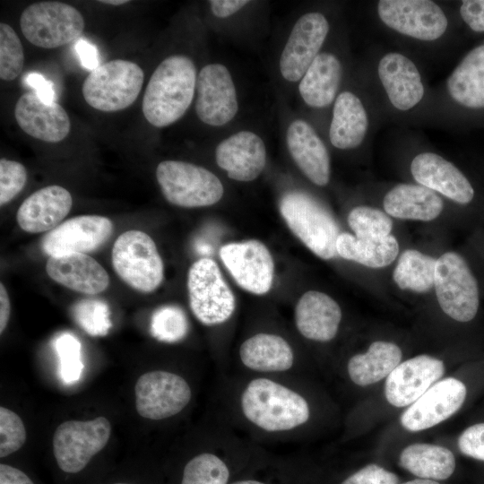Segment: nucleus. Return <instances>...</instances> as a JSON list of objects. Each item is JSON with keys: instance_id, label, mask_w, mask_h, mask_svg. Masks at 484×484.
I'll list each match as a JSON object with an SVG mask.
<instances>
[{"instance_id": "f03ea898", "label": "nucleus", "mask_w": 484, "mask_h": 484, "mask_svg": "<svg viewBox=\"0 0 484 484\" xmlns=\"http://www.w3.org/2000/svg\"><path fill=\"white\" fill-rule=\"evenodd\" d=\"M196 68L191 58L172 55L152 73L142 102L145 119L155 127H166L181 118L196 90Z\"/></svg>"}, {"instance_id": "49530a36", "label": "nucleus", "mask_w": 484, "mask_h": 484, "mask_svg": "<svg viewBox=\"0 0 484 484\" xmlns=\"http://www.w3.org/2000/svg\"><path fill=\"white\" fill-rule=\"evenodd\" d=\"M460 13L472 30L484 31V0L463 1L460 7Z\"/></svg>"}, {"instance_id": "c756f323", "label": "nucleus", "mask_w": 484, "mask_h": 484, "mask_svg": "<svg viewBox=\"0 0 484 484\" xmlns=\"http://www.w3.org/2000/svg\"><path fill=\"white\" fill-rule=\"evenodd\" d=\"M341 65L331 53H320L314 59L298 85L303 100L313 108L330 105L341 79Z\"/></svg>"}, {"instance_id": "f8f14e48", "label": "nucleus", "mask_w": 484, "mask_h": 484, "mask_svg": "<svg viewBox=\"0 0 484 484\" xmlns=\"http://www.w3.org/2000/svg\"><path fill=\"white\" fill-rule=\"evenodd\" d=\"M377 10L386 26L418 39L435 40L447 28L444 12L433 1L381 0Z\"/></svg>"}, {"instance_id": "2eb2a0df", "label": "nucleus", "mask_w": 484, "mask_h": 484, "mask_svg": "<svg viewBox=\"0 0 484 484\" xmlns=\"http://www.w3.org/2000/svg\"><path fill=\"white\" fill-rule=\"evenodd\" d=\"M466 394V386L459 379L437 381L403 411L401 425L411 432L432 428L458 411Z\"/></svg>"}, {"instance_id": "37998d69", "label": "nucleus", "mask_w": 484, "mask_h": 484, "mask_svg": "<svg viewBox=\"0 0 484 484\" xmlns=\"http://www.w3.org/2000/svg\"><path fill=\"white\" fill-rule=\"evenodd\" d=\"M27 181L25 167L15 160H0V205L13 200L24 187Z\"/></svg>"}, {"instance_id": "79ce46f5", "label": "nucleus", "mask_w": 484, "mask_h": 484, "mask_svg": "<svg viewBox=\"0 0 484 484\" xmlns=\"http://www.w3.org/2000/svg\"><path fill=\"white\" fill-rule=\"evenodd\" d=\"M26 441L25 426L13 411L0 408V457L4 458L18 451Z\"/></svg>"}, {"instance_id": "6e6552de", "label": "nucleus", "mask_w": 484, "mask_h": 484, "mask_svg": "<svg viewBox=\"0 0 484 484\" xmlns=\"http://www.w3.org/2000/svg\"><path fill=\"white\" fill-rule=\"evenodd\" d=\"M20 28L25 39L34 46L56 48L80 38L84 30V19L68 4L42 1L23 10Z\"/></svg>"}, {"instance_id": "7c9ffc66", "label": "nucleus", "mask_w": 484, "mask_h": 484, "mask_svg": "<svg viewBox=\"0 0 484 484\" xmlns=\"http://www.w3.org/2000/svg\"><path fill=\"white\" fill-rule=\"evenodd\" d=\"M402 350L391 341L372 342L365 353L352 356L347 364L350 379L357 385L367 386L385 377L401 363Z\"/></svg>"}, {"instance_id": "b1692460", "label": "nucleus", "mask_w": 484, "mask_h": 484, "mask_svg": "<svg viewBox=\"0 0 484 484\" xmlns=\"http://www.w3.org/2000/svg\"><path fill=\"white\" fill-rule=\"evenodd\" d=\"M341 309L329 295L309 290L302 295L295 307V324L306 339L325 342L333 340L341 321Z\"/></svg>"}, {"instance_id": "603ef678", "label": "nucleus", "mask_w": 484, "mask_h": 484, "mask_svg": "<svg viewBox=\"0 0 484 484\" xmlns=\"http://www.w3.org/2000/svg\"><path fill=\"white\" fill-rule=\"evenodd\" d=\"M11 314V303L3 283L0 284V333L5 330Z\"/></svg>"}, {"instance_id": "412c9836", "label": "nucleus", "mask_w": 484, "mask_h": 484, "mask_svg": "<svg viewBox=\"0 0 484 484\" xmlns=\"http://www.w3.org/2000/svg\"><path fill=\"white\" fill-rule=\"evenodd\" d=\"M411 172L419 185L457 203L467 204L473 199L474 189L467 177L438 154L423 152L417 155L411 161Z\"/></svg>"}, {"instance_id": "6e6d98bb", "label": "nucleus", "mask_w": 484, "mask_h": 484, "mask_svg": "<svg viewBox=\"0 0 484 484\" xmlns=\"http://www.w3.org/2000/svg\"><path fill=\"white\" fill-rule=\"evenodd\" d=\"M231 484H265V483L257 480H240L234 481Z\"/></svg>"}, {"instance_id": "bb28decb", "label": "nucleus", "mask_w": 484, "mask_h": 484, "mask_svg": "<svg viewBox=\"0 0 484 484\" xmlns=\"http://www.w3.org/2000/svg\"><path fill=\"white\" fill-rule=\"evenodd\" d=\"M377 70L387 96L397 109H411L421 100L424 95L421 77L408 57L388 53L381 58Z\"/></svg>"}, {"instance_id": "2f4dec72", "label": "nucleus", "mask_w": 484, "mask_h": 484, "mask_svg": "<svg viewBox=\"0 0 484 484\" xmlns=\"http://www.w3.org/2000/svg\"><path fill=\"white\" fill-rule=\"evenodd\" d=\"M447 90L459 104L484 108V45L471 50L448 78Z\"/></svg>"}, {"instance_id": "c9c22d12", "label": "nucleus", "mask_w": 484, "mask_h": 484, "mask_svg": "<svg viewBox=\"0 0 484 484\" xmlns=\"http://www.w3.org/2000/svg\"><path fill=\"white\" fill-rule=\"evenodd\" d=\"M229 479L226 462L215 453L203 452L186 464L181 484H227Z\"/></svg>"}, {"instance_id": "a18cd8bd", "label": "nucleus", "mask_w": 484, "mask_h": 484, "mask_svg": "<svg viewBox=\"0 0 484 484\" xmlns=\"http://www.w3.org/2000/svg\"><path fill=\"white\" fill-rule=\"evenodd\" d=\"M458 447L464 455L484 462V423L464 429L458 438Z\"/></svg>"}, {"instance_id": "423d86ee", "label": "nucleus", "mask_w": 484, "mask_h": 484, "mask_svg": "<svg viewBox=\"0 0 484 484\" xmlns=\"http://www.w3.org/2000/svg\"><path fill=\"white\" fill-rule=\"evenodd\" d=\"M434 289L439 307L452 319L465 323L476 316L479 286L462 255L448 251L436 259Z\"/></svg>"}, {"instance_id": "ea45409f", "label": "nucleus", "mask_w": 484, "mask_h": 484, "mask_svg": "<svg viewBox=\"0 0 484 484\" xmlns=\"http://www.w3.org/2000/svg\"><path fill=\"white\" fill-rule=\"evenodd\" d=\"M187 331L188 322L179 307L164 306L152 314L151 333L158 341L176 342L182 340Z\"/></svg>"}, {"instance_id": "39448f33", "label": "nucleus", "mask_w": 484, "mask_h": 484, "mask_svg": "<svg viewBox=\"0 0 484 484\" xmlns=\"http://www.w3.org/2000/svg\"><path fill=\"white\" fill-rule=\"evenodd\" d=\"M111 257L116 273L137 291L151 293L163 281L162 259L153 239L143 231L122 233L113 245Z\"/></svg>"}, {"instance_id": "e433bc0d", "label": "nucleus", "mask_w": 484, "mask_h": 484, "mask_svg": "<svg viewBox=\"0 0 484 484\" xmlns=\"http://www.w3.org/2000/svg\"><path fill=\"white\" fill-rule=\"evenodd\" d=\"M348 224L357 238H384L391 235L393 220L385 212L370 206H357L348 215Z\"/></svg>"}, {"instance_id": "5fc2aeb1", "label": "nucleus", "mask_w": 484, "mask_h": 484, "mask_svg": "<svg viewBox=\"0 0 484 484\" xmlns=\"http://www.w3.org/2000/svg\"><path fill=\"white\" fill-rule=\"evenodd\" d=\"M102 4H110V5H121L129 3V1L126 0H103L99 1Z\"/></svg>"}, {"instance_id": "09e8293b", "label": "nucleus", "mask_w": 484, "mask_h": 484, "mask_svg": "<svg viewBox=\"0 0 484 484\" xmlns=\"http://www.w3.org/2000/svg\"><path fill=\"white\" fill-rule=\"evenodd\" d=\"M74 48L82 65L86 69L92 71L99 65L98 50L91 43L83 39H80L76 41Z\"/></svg>"}, {"instance_id": "4be33fe9", "label": "nucleus", "mask_w": 484, "mask_h": 484, "mask_svg": "<svg viewBox=\"0 0 484 484\" xmlns=\"http://www.w3.org/2000/svg\"><path fill=\"white\" fill-rule=\"evenodd\" d=\"M73 205L70 192L51 185L37 190L27 197L16 212L22 229L29 233L52 230L66 217Z\"/></svg>"}, {"instance_id": "8fccbe9b", "label": "nucleus", "mask_w": 484, "mask_h": 484, "mask_svg": "<svg viewBox=\"0 0 484 484\" xmlns=\"http://www.w3.org/2000/svg\"><path fill=\"white\" fill-rule=\"evenodd\" d=\"M210 6L212 13L220 18L229 17L238 12L246 5L247 0H212L210 1Z\"/></svg>"}, {"instance_id": "a19ab883", "label": "nucleus", "mask_w": 484, "mask_h": 484, "mask_svg": "<svg viewBox=\"0 0 484 484\" xmlns=\"http://www.w3.org/2000/svg\"><path fill=\"white\" fill-rule=\"evenodd\" d=\"M24 53L15 30L7 23H0V78L13 81L22 72Z\"/></svg>"}, {"instance_id": "4468645a", "label": "nucleus", "mask_w": 484, "mask_h": 484, "mask_svg": "<svg viewBox=\"0 0 484 484\" xmlns=\"http://www.w3.org/2000/svg\"><path fill=\"white\" fill-rule=\"evenodd\" d=\"M220 257L238 286L255 295L272 288L274 264L264 244L252 239L223 246Z\"/></svg>"}, {"instance_id": "5701e85b", "label": "nucleus", "mask_w": 484, "mask_h": 484, "mask_svg": "<svg viewBox=\"0 0 484 484\" xmlns=\"http://www.w3.org/2000/svg\"><path fill=\"white\" fill-rule=\"evenodd\" d=\"M46 272L57 283L88 295L100 293L109 284L107 271L87 254L68 253L49 256Z\"/></svg>"}, {"instance_id": "f704fd0d", "label": "nucleus", "mask_w": 484, "mask_h": 484, "mask_svg": "<svg viewBox=\"0 0 484 484\" xmlns=\"http://www.w3.org/2000/svg\"><path fill=\"white\" fill-rule=\"evenodd\" d=\"M436 259L416 249L404 250L394 267L393 280L403 290L427 293L434 288Z\"/></svg>"}, {"instance_id": "393cba45", "label": "nucleus", "mask_w": 484, "mask_h": 484, "mask_svg": "<svg viewBox=\"0 0 484 484\" xmlns=\"http://www.w3.org/2000/svg\"><path fill=\"white\" fill-rule=\"evenodd\" d=\"M288 150L303 174L314 184L324 186L330 180V158L327 149L312 126L295 120L286 134Z\"/></svg>"}, {"instance_id": "3c124183", "label": "nucleus", "mask_w": 484, "mask_h": 484, "mask_svg": "<svg viewBox=\"0 0 484 484\" xmlns=\"http://www.w3.org/2000/svg\"><path fill=\"white\" fill-rule=\"evenodd\" d=\"M0 484H34L21 470L13 466L0 464Z\"/></svg>"}, {"instance_id": "de8ad7c7", "label": "nucleus", "mask_w": 484, "mask_h": 484, "mask_svg": "<svg viewBox=\"0 0 484 484\" xmlns=\"http://www.w3.org/2000/svg\"><path fill=\"white\" fill-rule=\"evenodd\" d=\"M25 82L30 86L34 92L46 102L56 101V91L53 83L48 81L42 74L39 73H30L25 78Z\"/></svg>"}, {"instance_id": "a211bd4d", "label": "nucleus", "mask_w": 484, "mask_h": 484, "mask_svg": "<svg viewBox=\"0 0 484 484\" xmlns=\"http://www.w3.org/2000/svg\"><path fill=\"white\" fill-rule=\"evenodd\" d=\"M445 373L444 362L419 355L400 363L386 377L385 396L395 407L412 404Z\"/></svg>"}, {"instance_id": "864d4df0", "label": "nucleus", "mask_w": 484, "mask_h": 484, "mask_svg": "<svg viewBox=\"0 0 484 484\" xmlns=\"http://www.w3.org/2000/svg\"><path fill=\"white\" fill-rule=\"evenodd\" d=\"M398 484H440V483L437 482L436 480L418 478L415 480H408V481L398 483Z\"/></svg>"}, {"instance_id": "20e7f679", "label": "nucleus", "mask_w": 484, "mask_h": 484, "mask_svg": "<svg viewBox=\"0 0 484 484\" xmlns=\"http://www.w3.org/2000/svg\"><path fill=\"white\" fill-rule=\"evenodd\" d=\"M144 81L143 69L128 60L115 59L99 65L85 78L82 92L89 106L103 112H116L131 106Z\"/></svg>"}, {"instance_id": "c03bdc74", "label": "nucleus", "mask_w": 484, "mask_h": 484, "mask_svg": "<svg viewBox=\"0 0 484 484\" xmlns=\"http://www.w3.org/2000/svg\"><path fill=\"white\" fill-rule=\"evenodd\" d=\"M398 476L380 465L367 464L346 478L341 484H398Z\"/></svg>"}, {"instance_id": "1a4fd4ad", "label": "nucleus", "mask_w": 484, "mask_h": 484, "mask_svg": "<svg viewBox=\"0 0 484 484\" xmlns=\"http://www.w3.org/2000/svg\"><path fill=\"white\" fill-rule=\"evenodd\" d=\"M187 290L192 313L204 325L223 324L234 313L235 297L211 258H201L191 265Z\"/></svg>"}, {"instance_id": "f257e3e1", "label": "nucleus", "mask_w": 484, "mask_h": 484, "mask_svg": "<svg viewBox=\"0 0 484 484\" xmlns=\"http://www.w3.org/2000/svg\"><path fill=\"white\" fill-rule=\"evenodd\" d=\"M243 419L268 435H285L307 424L311 408L293 385L272 376H259L241 386L237 402Z\"/></svg>"}, {"instance_id": "4c0bfd02", "label": "nucleus", "mask_w": 484, "mask_h": 484, "mask_svg": "<svg viewBox=\"0 0 484 484\" xmlns=\"http://www.w3.org/2000/svg\"><path fill=\"white\" fill-rule=\"evenodd\" d=\"M71 314L76 324L91 336H105L112 325L108 306L100 299H82L73 305Z\"/></svg>"}, {"instance_id": "9b49d317", "label": "nucleus", "mask_w": 484, "mask_h": 484, "mask_svg": "<svg viewBox=\"0 0 484 484\" xmlns=\"http://www.w3.org/2000/svg\"><path fill=\"white\" fill-rule=\"evenodd\" d=\"M138 414L151 420H161L180 413L190 402L192 389L178 374L154 370L143 374L134 386Z\"/></svg>"}, {"instance_id": "aec40b11", "label": "nucleus", "mask_w": 484, "mask_h": 484, "mask_svg": "<svg viewBox=\"0 0 484 484\" xmlns=\"http://www.w3.org/2000/svg\"><path fill=\"white\" fill-rule=\"evenodd\" d=\"M216 162L231 179L242 182L258 177L266 164L263 139L251 131H241L223 140L216 148Z\"/></svg>"}, {"instance_id": "c85d7f7f", "label": "nucleus", "mask_w": 484, "mask_h": 484, "mask_svg": "<svg viewBox=\"0 0 484 484\" xmlns=\"http://www.w3.org/2000/svg\"><path fill=\"white\" fill-rule=\"evenodd\" d=\"M367 126V116L360 99L350 91L340 93L329 130L332 144L341 150L354 149L362 143Z\"/></svg>"}, {"instance_id": "cd10ccee", "label": "nucleus", "mask_w": 484, "mask_h": 484, "mask_svg": "<svg viewBox=\"0 0 484 484\" xmlns=\"http://www.w3.org/2000/svg\"><path fill=\"white\" fill-rule=\"evenodd\" d=\"M383 206L396 219L430 221L441 214L444 203L436 192L421 185L400 184L385 194Z\"/></svg>"}, {"instance_id": "6ab92c4d", "label": "nucleus", "mask_w": 484, "mask_h": 484, "mask_svg": "<svg viewBox=\"0 0 484 484\" xmlns=\"http://www.w3.org/2000/svg\"><path fill=\"white\" fill-rule=\"evenodd\" d=\"M14 115L24 133L43 142H61L70 132L71 123L65 108L56 101L42 100L34 91L19 98Z\"/></svg>"}, {"instance_id": "0eeeda50", "label": "nucleus", "mask_w": 484, "mask_h": 484, "mask_svg": "<svg viewBox=\"0 0 484 484\" xmlns=\"http://www.w3.org/2000/svg\"><path fill=\"white\" fill-rule=\"evenodd\" d=\"M156 178L168 202L185 208L210 206L224 193L220 179L210 170L180 160H164L156 169Z\"/></svg>"}, {"instance_id": "ddd939ff", "label": "nucleus", "mask_w": 484, "mask_h": 484, "mask_svg": "<svg viewBox=\"0 0 484 484\" xmlns=\"http://www.w3.org/2000/svg\"><path fill=\"white\" fill-rule=\"evenodd\" d=\"M196 91L195 112L204 124L224 125L236 116V88L225 65L215 63L203 66L197 76Z\"/></svg>"}, {"instance_id": "13d9d810", "label": "nucleus", "mask_w": 484, "mask_h": 484, "mask_svg": "<svg viewBox=\"0 0 484 484\" xmlns=\"http://www.w3.org/2000/svg\"><path fill=\"white\" fill-rule=\"evenodd\" d=\"M484 45V44H483Z\"/></svg>"}, {"instance_id": "473e14b6", "label": "nucleus", "mask_w": 484, "mask_h": 484, "mask_svg": "<svg viewBox=\"0 0 484 484\" xmlns=\"http://www.w3.org/2000/svg\"><path fill=\"white\" fill-rule=\"evenodd\" d=\"M399 243L392 234L384 238H357L341 233L336 241L337 255L369 268L391 264L399 254Z\"/></svg>"}, {"instance_id": "f3484780", "label": "nucleus", "mask_w": 484, "mask_h": 484, "mask_svg": "<svg viewBox=\"0 0 484 484\" xmlns=\"http://www.w3.org/2000/svg\"><path fill=\"white\" fill-rule=\"evenodd\" d=\"M113 232L112 221L99 215L71 218L48 232L41 247L49 256L68 253L87 254L106 243Z\"/></svg>"}, {"instance_id": "dca6fc26", "label": "nucleus", "mask_w": 484, "mask_h": 484, "mask_svg": "<svg viewBox=\"0 0 484 484\" xmlns=\"http://www.w3.org/2000/svg\"><path fill=\"white\" fill-rule=\"evenodd\" d=\"M329 23L320 13L302 15L294 24L280 58V71L289 82H298L318 55Z\"/></svg>"}, {"instance_id": "9d476101", "label": "nucleus", "mask_w": 484, "mask_h": 484, "mask_svg": "<svg viewBox=\"0 0 484 484\" xmlns=\"http://www.w3.org/2000/svg\"><path fill=\"white\" fill-rule=\"evenodd\" d=\"M111 434L108 419L68 420L61 423L53 436V452L58 467L77 473L107 445Z\"/></svg>"}, {"instance_id": "58836bf2", "label": "nucleus", "mask_w": 484, "mask_h": 484, "mask_svg": "<svg viewBox=\"0 0 484 484\" xmlns=\"http://www.w3.org/2000/svg\"><path fill=\"white\" fill-rule=\"evenodd\" d=\"M54 348L58 359L61 380L66 385L79 381L84 367L80 341L74 335L64 333L55 339Z\"/></svg>"}, {"instance_id": "72a5a7b5", "label": "nucleus", "mask_w": 484, "mask_h": 484, "mask_svg": "<svg viewBox=\"0 0 484 484\" xmlns=\"http://www.w3.org/2000/svg\"><path fill=\"white\" fill-rule=\"evenodd\" d=\"M402 468L419 479L444 480L454 471L456 462L451 450L431 444H412L401 453Z\"/></svg>"}, {"instance_id": "a878e982", "label": "nucleus", "mask_w": 484, "mask_h": 484, "mask_svg": "<svg viewBox=\"0 0 484 484\" xmlns=\"http://www.w3.org/2000/svg\"><path fill=\"white\" fill-rule=\"evenodd\" d=\"M238 354L241 364L259 376L288 373L295 362L290 344L273 333H260L249 337L240 345Z\"/></svg>"}, {"instance_id": "7ed1b4c3", "label": "nucleus", "mask_w": 484, "mask_h": 484, "mask_svg": "<svg viewBox=\"0 0 484 484\" xmlns=\"http://www.w3.org/2000/svg\"><path fill=\"white\" fill-rule=\"evenodd\" d=\"M280 212L290 229L318 257H335L340 229L332 214L309 195L290 192L282 196Z\"/></svg>"}, {"instance_id": "4d7b16f0", "label": "nucleus", "mask_w": 484, "mask_h": 484, "mask_svg": "<svg viewBox=\"0 0 484 484\" xmlns=\"http://www.w3.org/2000/svg\"><path fill=\"white\" fill-rule=\"evenodd\" d=\"M116 484H126V483H116Z\"/></svg>"}]
</instances>
